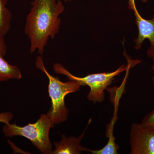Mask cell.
I'll use <instances>...</instances> for the list:
<instances>
[{"label":"cell","mask_w":154,"mask_h":154,"mask_svg":"<svg viewBox=\"0 0 154 154\" xmlns=\"http://www.w3.org/2000/svg\"><path fill=\"white\" fill-rule=\"evenodd\" d=\"M31 5L24 31L30 39V53L38 50L42 56L50 38L59 33L65 7L60 0H33Z\"/></svg>","instance_id":"6da1fadb"},{"label":"cell","mask_w":154,"mask_h":154,"mask_svg":"<svg viewBox=\"0 0 154 154\" xmlns=\"http://www.w3.org/2000/svg\"><path fill=\"white\" fill-rule=\"evenodd\" d=\"M35 64L37 69L46 75L49 80L48 94L51 100V107L48 111L54 124H59L66 121L69 110L66 106L65 98L68 94L79 91L82 85L74 80L62 82L58 77L50 74L45 66L42 55L37 57Z\"/></svg>","instance_id":"7a4b0ae2"},{"label":"cell","mask_w":154,"mask_h":154,"mask_svg":"<svg viewBox=\"0 0 154 154\" xmlns=\"http://www.w3.org/2000/svg\"><path fill=\"white\" fill-rule=\"evenodd\" d=\"M54 125L49 111L46 114H42L34 123H29L25 126H18L16 124H5L3 134L6 137L16 136L28 139L39 150L41 153L51 154L53 148L50 140V129Z\"/></svg>","instance_id":"3957f363"},{"label":"cell","mask_w":154,"mask_h":154,"mask_svg":"<svg viewBox=\"0 0 154 154\" xmlns=\"http://www.w3.org/2000/svg\"><path fill=\"white\" fill-rule=\"evenodd\" d=\"M127 65L123 64L115 71L110 72H102L90 74L84 77L75 76L72 74L61 64L55 63L53 65V69L56 73L66 76L69 79L77 81L83 86L88 85L91 88V91L88 94L87 98L89 101L94 103L104 102L105 100V91L108 86H110L117 76L122 72L126 71L130 67L134 66L141 61L138 60H128Z\"/></svg>","instance_id":"277c9868"},{"label":"cell","mask_w":154,"mask_h":154,"mask_svg":"<svg viewBox=\"0 0 154 154\" xmlns=\"http://www.w3.org/2000/svg\"><path fill=\"white\" fill-rule=\"evenodd\" d=\"M131 154H154V127L142 123L131 125L130 131Z\"/></svg>","instance_id":"5b68a950"},{"label":"cell","mask_w":154,"mask_h":154,"mask_svg":"<svg viewBox=\"0 0 154 154\" xmlns=\"http://www.w3.org/2000/svg\"><path fill=\"white\" fill-rule=\"evenodd\" d=\"M134 11L135 23L138 28V35L135 38L134 48L139 50L145 39H148L150 43V47L147 51H154V14L152 19H144L139 13L135 5L131 8Z\"/></svg>","instance_id":"8992f818"},{"label":"cell","mask_w":154,"mask_h":154,"mask_svg":"<svg viewBox=\"0 0 154 154\" xmlns=\"http://www.w3.org/2000/svg\"><path fill=\"white\" fill-rule=\"evenodd\" d=\"M85 130L78 137L74 136L66 137L64 134L61 135V140L59 142L54 143L55 149L51 154H79L84 151V147L81 145Z\"/></svg>","instance_id":"52a82bcc"},{"label":"cell","mask_w":154,"mask_h":154,"mask_svg":"<svg viewBox=\"0 0 154 154\" xmlns=\"http://www.w3.org/2000/svg\"><path fill=\"white\" fill-rule=\"evenodd\" d=\"M21 71L17 66L11 65L0 57V82L11 79L19 80L22 78Z\"/></svg>","instance_id":"ba28073f"},{"label":"cell","mask_w":154,"mask_h":154,"mask_svg":"<svg viewBox=\"0 0 154 154\" xmlns=\"http://www.w3.org/2000/svg\"><path fill=\"white\" fill-rule=\"evenodd\" d=\"M8 0H0V29L5 36L11 28L12 14L7 7Z\"/></svg>","instance_id":"9c48e42d"},{"label":"cell","mask_w":154,"mask_h":154,"mask_svg":"<svg viewBox=\"0 0 154 154\" xmlns=\"http://www.w3.org/2000/svg\"><path fill=\"white\" fill-rule=\"evenodd\" d=\"M112 127L109 126L107 128L106 135L109 137V140L107 144L103 148L99 150L90 149L84 148V151L90 152L93 154H118L117 151L119 149V146L115 142V138L113 136V130L111 129Z\"/></svg>","instance_id":"30bf717a"},{"label":"cell","mask_w":154,"mask_h":154,"mask_svg":"<svg viewBox=\"0 0 154 154\" xmlns=\"http://www.w3.org/2000/svg\"><path fill=\"white\" fill-rule=\"evenodd\" d=\"M149 57L152 58V59L153 65L152 66V70L154 72V53L150 56ZM153 82L154 88V76L153 77ZM142 124L146 126H152L154 127V110L149 113L148 115L144 117L142 121Z\"/></svg>","instance_id":"8fae6325"},{"label":"cell","mask_w":154,"mask_h":154,"mask_svg":"<svg viewBox=\"0 0 154 154\" xmlns=\"http://www.w3.org/2000/svg\"><path fill=\"white\" fill-rule=\"evenodd\" d=\"M5 35L0 29V57H4L7 52V47L5 38Z\"/></svg>","instance_id":"7c38bea8"},{"label":"cell","mask_w":154,"mask_h":154,"mask_svg":"<svg viewBox=\"0 0 154 154\" xmlns=\"http://www.w3.org/2000/svg\"><path fill=\"white\" fill-rule=\"evenodd\" d=\"M14 119V115L11 112H5L0 113V122L7 124Z\"/></svg>","instance_id":"4fadbf2b"},{"label":"cell","mask_w":154,"mask_h":154,"mask_svg":"<svg viewBox=\"0 0 154 154\" xmlns=\"http://www.w3.org/2000/svg\"><path fill=\"white\" fill-rule=\"evenodd\" d=\"M141 1L142 2H143L146 3L148 2V0H141Z\"/></svg>","instance_id":"5bb4252c"},{"label":"cell","mask_w":154,"mask_h":154,"mask_svg":"<svg viewBox=\"0 0 154 154\" xmlns=\"http://www.w3.org/2000/svg\"><path fill=\"white\" fill-rule=\"evenodd\" d=\"M72 0H65V2H71V1Z\"/></svg>","instance_id":"9a60e30c"}]
</instances>
